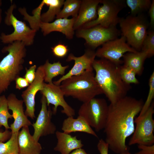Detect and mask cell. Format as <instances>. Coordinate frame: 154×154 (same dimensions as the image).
I'll return each mask as SVG.
<instances>
[{"label": "cell", "mask_w": 154, "mask_h": 154, "mask_svg": "<svg viewBox=\"0 0 154 154\" xmlns=\"http://www.w3.org/2000/svg\"><path fill=\"white\" fill-rule=\"evenodd\" d=\"M143 104L142 100L126 96L109 105L104 132L105 141L114 153L120 154L129 151L126 140L133 133L135 118Z\"/></svg>", "instance_id": "6da1fadb"}, {"label": "cell", "mask_w": 154, "mask_h": 154, "mask_svg": "<svg viewBox=\"0 0 154 154\" xmlns=\"http://www.w3.org/2000/svg\"><path fill=\"white\" fill-rule=\"evenodd\" d=\"M119 65L104 58L95 59L92 67L96 80L110 104H114L126 96L130 88L121 79Z\"/></svg>", "instance_id": "7a4b0ae2"}, {"label": "cell", "mask_w": 154, "mask_h": 154, "mask_svg": "<svg viewBox=\"0 0 154 154\" xmlns=\"http://www.w3.org/2000/svg\"><path fill=\"white\" fill-rule=\"evenodd\" d=\"M26 46L23 42L15 41L2 48L3 53L8 54L0 62V95L20 76L27 55Z\"/></svg>", "instance_id": "3957f363"}, {"label": "cell", "mask_w": 154, "mask_h": 154, "mask_svg": "<svg viewBox=\"0 0 154 154\" xmlns=\"http://www.w3.org/2000/svg\"><path fill=\"white\" fill-rule=\"evenodd\" d=\"M93 71H86L81 74L63 80L60 87L64 96L72 97L85 103L103 94Z\"/></svg>", "instance_id": "277c9868"}, {"label": "cell", "mask_w": 154, "mask_h": 154, "mask_svg": "<svg viewBox=\"0 0 154 154\" xmlns=\"http://www.w3.org/2000/svg\"><path fill=\"white\" fill-rule=\"evenodd\" d=\"M119 24L121 36L125 38L127 43L137 51H140L149 26L146 17L142 13L129 15L120 18Z\"/></svg>", "instance_id": "5b68a950"}, {"label": "cell", "mask_w": 154, "mask_h": 154, "mask_svg": "<svg viewBox=\"0 0 154 154\" xmlns=\"http://www.w3.org/2000/svg\"><path fill=\"white\" fill-rule=\"evenodd\" d=\"M16 7L15 4H11L5 13L6 15L4 20L5 24L7 25L12 26L14 31L10 34L1 33L0 40L4 44H9L15 41H20L23 42L26 46H31L34 43L37 31L14 16L13 11Z\"/></svg>", "instance_id": "8992f818"}, {"label": "cell", "mask_w": 154, "mask_h": 154, "mask_svg": "<svg viewBox=\"0 0 154 154\" xmlns=\"http://www.w3.org/2000/svg\"><path fill=\"white\" fill-rule=\"evenodd\" d=\"M108 106L106 100L94 98L83 104L78 112L91 127L97 132L104 129L107 117Z\"/></svg>", "instance_id": "52a82bcc"}, {"label": "cell", "mask_w": 154, "mask_h": 154, "mask_svg": "<svg viewBox=\"0 0 154 154\" xmlns=\"http://www.w3.org/2000/svg\"><path fill=\"white\" fill-rule=\"evenodd\" d=\"M100 3L102 5L98 6L97 18L86 24L81 28H88L97 25L109 28L116 27L119 24L120 18L118 14L125 7V0H101Z\"/></svg>", "instance_id": "ba28073f"}, {"label": "cell", "mask_w": 154, "mask_h": 154, "mask_svg": "<svg viewBox=\"0 0 154 154\" xmlns=\"http://www.w3.org/2000/svg\"><path fill=\"white\" fill-rule=\"evenodd\" d=\"M154 113L153 102L143 115L135 118L136 127L129 141V145L136 144L146 145H154Z\"/></svg>", "instance_id": "9c48e42d"}, {"label": "cell", "mask_w": 154, "mask_h": 154, "mask_svg": "<svg viewBox=\"0 0 154 154\" xmlns=\"http://www.w3.org/2000/svg\"><path fill=\"white\" fill-rule=\"evenodd\" d=\"M120 33L116 27L106 28L97 25L88 28L78 29L76 35L78 38H84L86 45L94 49L108 41L118 38Z\"/></svg>", "instance_id": "30bf717a"}, {"label": "cell", "mask_w": 154, "mask_h": 154, "mask_svg": "<svg viewBox=\"0 0 154 154\" xmlns=\"http://www.w3.org/2000/svg\"><path fill=\"white\" fill-rule=\"evenodd\" d=\"M137 52L127 43L123 36L108 41L95 52L96 56L108 60L118 65L122 63L121 58L127 52Z\"/></svg>", "instance_id": "8fae6325"}, {"label": "cell", "mask_w": 154, "mask_h": 154, "mask_svg": "<svg viewBox=\"0 0 154 154\" xmlns=\"http://www.w3.org/2000/svg\"><path fill=\"white\" fill-rule=\"evenodd\" d=\"M40 93L46 98L47 105L50 104L54 105L52 109L53 114H56L57 108L59 106L62 107V113L68 117H73L75 114L74 110L66 102L64 98V94L60 86L54 84L53 82L49 83H44L43 89Z\"/></svg>", "instance_id": "7c38bea8"}, {"label": "cell", "mask_w": 154, "mask_h": 154, "mask_svg": "<svg viewBox=\"0 0 154 154\" xmlns=\"http://www.w3.org/2000/svg\"><path fill=\"white\" fill-rule=\"evenodd\" d=\"M40 102L41 110L36 122L32 124L34 130L33 136L37 141L41 137L55 133L56 129V125L51 121L52 111L48 109L46 99L43 95Z\"/></svg>", "instance_id": "4fadbf2b"}, {"label": "cell", "mask_w": 154, "mask_h": 154, "mask_svg": "<svg viewBox=\"0 0 154 154\" xmlns=\"http://www.w3.org/2000/svg\"><path fill=\"white\" fill-rule=\"evenodd\" d=\"M96 57L95 52L91 49L86 50L82 55L79 57L75 56L73 54L70 53L66 61H74L73 66L67 74L53 83L56 85L60 86L61 82L66 79L81 74L86 71L93 70L92 64Z\"/></svg>", "instance_id": "5bb4252c"}, {"label": "cell", "mask_w": 154, "mask_h": 154, "mask_svg": "<svg viewBox=\"0 0 154 154\" xmlns=\"http://www.w3.org/2000/svg\"><path fill=\"white\" fill-rule=\"evenodd\" d=\"M44 74L42 65L38 67L36 70L35 77L33 82L22 92L21 97L26 107L25 114L32 119L35 118V101L36 94L44 87Z\"/></svg>", "instance_id": "9a60e30c"}, {"label": "cell", "mask_w": 154, "mask_h": 154, "mask_svg": "<svg viewBox=\"0 0 154 154\" xmlns=\"http://www.w3.org/2000/svg\"><path fill=\"white\" fill-rule=\"evenodd\" d=\"M7 99L8 109L12 111V115L14 119L13 122L10 126L12 133L19 132L23 127L32 125L24 112L23 100L18 99L16 95L12 93L8 95Z\"/></svg>", "instance_id": "2e32d148"}, {"label": "cell", "mask_w": 154, "mask_h": 154, "mask_svg": "<svg viewBox=\"0 0 154 154\" xmlns=\"http://www.w3.org/2000/svg\"><path fill=\"white\" fill-rule=\"evenodd\" d=\"M101 0H82L78 15L75 20L73 29L77 30L86 24L95 20L97 16V9Z\"/></svg>", "instance_id": "e0dca14e"}, {"label": "cell", "mask_w": 154, "mask_h": 154, "mask_svg": "<svg viewBox=\"0 0 154 154\" xmlns=\"http://www.w3.org/2000/svg\"><path fill=\"white\" fill-rule=\"evenodd\" d=\"M75 18L70 19L60 18L56 19L50 23L41 22L39 25L43 35L45 36L53 31H57L64 34L66 38L72 39L74 34L73 29Z\"/></svg>", "instance_id": "ac0fdd59"}, {"label": "cell", "mask_w": 154, "mask_h": 154, "mask_svg": "<svg viewBox=\"0 0 154 154\" xmlns=\"http://www.w3.org/2000/svg\"><path fill=\"white\" fill-rule=\"evenodd\" d=\"M18 143L19 154H40L42 149L40 143L30 134L28 126L23 127L19 131Z\"/></svg>", "instance_id": "d6986e66"}, {"label": "cell", "mask_w": 154, "mask_h": 154, "mask_svg": "<svg viewBox=\"0 0 154 154\" xmlns=\"http://www.w3.org/2000/svg\"><path fill=\"white\" fill-rule=\"evenodd\" d=\"M57 142L54 149L61 154H70L76 149L82 148L84 145L81 139H78L76 136L71 135L64 132L56 131L55 133Z\"/></svg>", "instance_id": "ffe728a7"}, {"label": "cell", "mask_w": 154, "mask_h": 154, "mask_svg": "<svg viewBox=\"0 0 154 154\" xmlns=\"http://www.w3.org/2000/svg\"><path fill=\"white\" fill-rule=\"evenodd\" d=\"M62 129L63 132L70 134L73 132H84L97 138L98 136L92 127L82 116H78L76 118L68 117L62 123Z\"/></svg>", "instance_id": "44dd1931"}, {"label": "cell", "mask_w": 154, "mask_h": 154, "mask_svg": "<svg viewBox=\"0 0 154 154\" xmlns=\"http://www.w3.org/2000/svg\"><path fill=\"white\" fill-rule=\"evenodd\" d=\"M123 65L132 69L136 75L141 74L145 60L148 58L147 53L140 51L135 52H127L123 57Z\"/></svg>", "instance_id": "7402d4cb"}, {"label": "cell", "mask_w": 154, "mask_h": 154, "mask_svg": "<svg viewBox=\"0 0 154 154\" xmlns=\"http://www.w3.org/2000/svg\"><path fill=\"white\" fill-rule=\"evenodd\" d=\"M42 65L44 74V81L47 83L52 82L53 78L58 75H64L66 70L69 67L68 65L62 66L59 61L51 63L48 60Z\"/></svg>", "instance_id": "603a6c76"}, {"label": "cell", "mask_w": 154, "mask_h": 154, "mask_svg": "<svg viewBox=\"0 0 154 154\" xmlns=\"http://www.w3.org/2000/svg\"><path fill=\"white\" fill-rule=\"evenodd\" d=\"M44 5L48 7L46 12L41 15V22L44 23L52 22L61 10L64 0H43Z\"/></svg>", "instance_id": "cb8c5ba5"}, {"label": "cell", "mask_w": 154, "mask_h": 154, "mask_svg": "<svg viewBox=\"0 0 154 154\" xmlns=\"http://www.w3.org/2000/svg\"><path fill=\"white\" fill-rule=\"evenodd\" d=\"M80 0H66L63 4V8L56 15V19L68 18L70 16L76 18L81 3Z\"/></svg>", "instance_id": "d4e9b609"}, {"label": "cell", "mask_w": 154, "mask_h": 154, "mask_svg": "<svg viewBox=\"0 0 154 154\" xmlns=\"http://www.w3.org/2000/svg\"><path fill=\"white\" fill-rule=\"evenodd\" d=\"M19 132L12 133L10 138L5 143L0 141V154L19 153L18 143Z\"/></svg>", "instance_id": "484cf974"}, {"label": "cell", "mask_w": 154, "mask_h": 154, "mask_svg": "<svg viewBox=\"0 0 154 154\" xmlns=\"http://www.w3.org/2000/svg\"><path fill=\"white\" fill-rule=\"evenodd\" d=\"M125 3L131 9V15L136 16L148 10L151 7L152 1L150 0H126Z\"/></svg>", "instance_id": "4316f807"}, {"label": "cell", "mask_w": 154, "mask_h": 154, "mask_svg": "<svg viewBox=\"0 0 154 154\" xmlns=\"http://www.w3.org/2000/svg\"><path fill=\"white\" fill-rule=\"evenodd\" d=\"M9 110L7 98L4 95L0 96V128L3 126L5 129H10L8 120L13 117Z\"/></svg>", "instance_id": "83f0119b"}, {"label": "cell", "mask_w": 154, "mask_h": 154, "mask_svg": "<svg viewBox=\"0 0 154 154\" xmlns=\"http://www.w3.org/2000/svg\"><path fill=\"white\" fill-rule=\"evenodd\" d=\"M44 3L42 1L39 6L33 10L32 13L33 16L31 17H25L24 19L27 21L29 23L31 28L36 31H38L39 29V25L41 22L40 20L41 12ZM22 11L28 16L26 9L25 8H21Z\"/></svg>", "instance_id": "f1b7e54d"}, {"label": "cell", "mask_w": 154, "mask_h": 154, "mask_svg": "<svg viewBox=\"0 0 154 154\" xmlns=\"http://www.w3.org/2000/svg\"><path fill=\"white\" fill-rule=\"evenodd\" d=\"M120 75L123 81L127 84H137L139 81L136 78V74L131 69L123 65L119 66Z\"/></svg>", "instance_id": "f546056e"}, {"label": "cell", "mask_w": 154, "mask_h": 154, "mask_svg": "<svg viewBox=\"0 0 154 154\" xmlns=\"http://www.w3.org/2000/svg\"><path fill=\"white\" fill-rule=\"evenodd\" d=\"M141 51H144L150 57L154 54V31L153 30L148 31L147 35L142 44Z\"/></svg>", "instance_id": "4dcf8cb0"}, {"label": "cell", "mask_w": 154, "mask_h": 154, "mask_svg": "<svg viewBox=\"0 0 154 154\" xmlns=\"http://www.w3.org/2000/svg\"><path fill=\"white\" fill-rule=\"evenodd\" d=\"M149 91L145 102L143 104L139 116L143 115L148 110L151 105L154 96V72H152L149 80Z\"/></svg>", "instance_id": "1f68e13d"}, {"label": "cell", "mask_w": 154, "mask_h": 154, "mask_svg": "<svg viewBox=\"0 0 154 154\" xmlns=\"http://www.w3.org/2000/svg\"><path fill=\"white\" fill-rule=\"evenodd\" d=\"M51 48L53 55L59 58L65 57L69 51L68 46L61 43L56 44Z\"/></svg>", "instance_id": "d6a6232c"}, {"label": "cell", "mask_w": 154, "mask_h": 154, "mask_svg": "<svg viewBox=\"0 0 154 154\" xmlns=\"http://www.w3.org/2000/svg\"><path fill=\"white\" fill-rule=\"evenodd\" d=\"M36 68V65H34L31 66L29 69L25 68L26 72L23 77L28 81L30 84L33 82L35 79Z\"/></svg>", "instance_id": "836d02e7"}, {"label": "cell", "mask_w": 154, "mask_h": 154, "mask_svg": "<svg viewBox=\"0 0 154 154\" xmlns=\"http://www.w3.org/2000/svg\"><path fill=\"white\" fill-rule=\"evenodd\" d=\"M138 148L140 150L135 154H154V145H138Z\"/></svg>", "instance_id": "e575fe53"}, {"label": "cell", "mask_w": 154, "mask_h": 154, "mask_svg": "<svg viewBox=\"0 0 154 154\" xmlns=\"http://www.w3.org/2000/svg\"><path fill=\"white\" fill-rule=\"evenodd\" d=\"M97 149L100 154H108V144L103 139H100L97 145Z\"/></svg>", "instance_id": "d590c367"}, {"label": "cell", "mask_w": 154, "mask_h": 154, "mask_svg": "<svg viewBox=\"0 0 154 154\" xmlns=\"http://www.w3.org/2000/svg\"><path fill=\"white\" fill-rule=\"evenodd\" d=\"M15 81L16 82V88L19 90L28 87L30 84L25 78L20 76L17 78Z\"/></svg>", "instance_id": "8d00e7d4"}, {"label": "cell", "mask_w": 154, "mask_h": 154, "mask_svg": "<svg viewBox=\"0 0 154 154\" xmlns=\"http://www.w3.org/2000/svg\"><path fill=\"white\" fill-rule=\"evenodd\" d=\"M149 15L150 18L149 25L150 28L153 29L154 27V0L152 1L150 7L148 10Z\"/></svg>", "instance_id": "74e56055"}, {"label": "cell", "mask_w": 154, "mask_h": 154, "mask_svg": "<svg viewBox=\"0 0 154 154\" xmlns=\"http://www.w3.org/2000/svg\"><path fill=\"white\" fill-rule=\"evenodd\" d=\"M11 134V131H10L8 129H5L3 131L0 130V141L4 142L9 140L10 138Z\"/></svg>", "instance_id": "f35d334b"}, {"label": "cell", "mask_w": 154, "mask_h": 154, "mask_svg": "<svg viewBox=\"0 0 154 154\" xmlns=\"http://www.w3.org/2000/svg\"><path fill=\"white\" fill-rule=\"evenodd\" d=\"M70 154H90L86 153L85 150L82 148L76 149L73 151Z\"/></svg>", "instance_id": "ab89813d"}, {"label": "cell", "mask_w": 154, "mask_h": 154, "mask_svg": "<svg viewBox=\"0 0 154 154\" xmlns=\"http://www.w3.org/2000/svg\"><path fill=\"white\" fill-rule=\"evenodd\" d=\"M2 21V10L0 7V25Z\"/></svg>", "instance_id": "60d3db41"}, {"label": "cell", "mask_w": 154, "mask_h": 154, "mask_svg": "<svg viewBox=\"0 0 154 154\" xmlns=\"http://www.w3.org/2000/svg\"><path fill=\"white\" fill-rule=\"evenodd\" d=\"M120 154H131L129 152V151H127V152L122 153Z\"/></svg>", "instance_id": "b9f144b4"}, {"label": "cell", "mask_w": 154, "mask_h": 154, "mask_svg": "<svg viewBox=\"0 0 154 154\" xmlns=\"http://www.w3.org/2000/svg\"><path fill=\"white\" fill-rule=\"evenodd\" d=\"M2 5V1L1 0H0V7Z\"/></svg>", "instance_id": "7bdbcfd3"}, {"label": "cell", "mask_w": 154, "mask_h": 154, "mask_svg": "<svg viewBox=\"0 0 154 154\" xmlns=\"http://www.w3.org/2000/svg\"><path fill=\"white\" fill-rule=\"evenodd\" d=\"M0 130H1V129H0Z\"/></svg>", "instance_id": "ee69618b"}, {"label": "cell", "mask_w": 154, "mask_h": 154, "mask_svg": "<svg viewBox=\"0 0 154 154\" xmlns=\"http://www.w3.org/2000/svg\"><path fill=\"white\" fill-rule=\"evenodd\" d=\"M19 154V153H18V154Z\"/></svg>", "instance_id": "f6af8a7d"}, {"label": "cell", "mask_w": 154, "mask_h": 154, "mask_svg": "<svg viewBox=\"0 0 154 154\" xmlns=\"http://www.w3.org/2000/svg\"></svg>", "instance_id": "bcb514c9"}]
</instances>
